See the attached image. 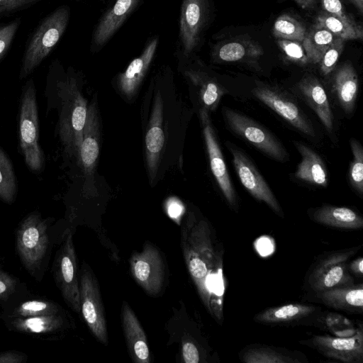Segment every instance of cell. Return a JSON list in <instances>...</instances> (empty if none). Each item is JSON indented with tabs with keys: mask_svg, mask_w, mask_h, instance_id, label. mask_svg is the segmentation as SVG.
<instances>
[{
	"mask_svg": "<svg viewBox=\"0 0 363 363\" xmlns=\"http://www.w3.org/2000/svg\"><path fill=\"white\" fill-rule=\"evenodd\" d=\"M208 13L207 0H183L179 19V35L184 57L197 47Z\"/></svg>",
	"mask_w": 363,
	"mask_h": 363,
	"instance_id": "16",
	"label": "cell"
},
{
	"mask_svg": "<svg viewBox=\"0 0 363 363\" xmlns=\"http://www.w3.org/2000/svg\"><path fill=\"white\" fill-rule=\"evenodd\" d=\"M52 272L65 303L75 313H81L77 255L71 231L68 232L56 252Z\"/></svg>",
	"mask_w": 363,
	"mask_h": 363,
	"instance_id": "7",
	"label": "cell"
},
{
	"mask_svg": "<svg viewBox=\"0 0 363 363\" xmlns=\"http://www.w3.org/2000/svg\"><path fill=\"white\" fill-rule=\"evenodd\" d=\"M315 309L313 306L290 303L266 309L256 315L254 319L263 324H279L306 317Z\"/></svg>",
	"mask_w": 363,
	"mask_h": 363,
	"instance_id": "29",
	"label": "cell"
},
{
	"mask_svg": "<svg viewBox=\"0 0 363 363\" xmlns=\"http://www.w3.org/2000/svg\"><path fill=\"white\" fill-rule=\"evenodd\" d=\"M50 245L48 221L37 211L27 215L16 231V250L24 268L38 281L48 264Z\"/></svg>",
	"mask_w": 363,
	"mask_h": 363,
	"instance_id": "3",
	"label": "cell"
},
{
	"mask_svg": "<svg viewBox=\"0 0 363 363\" xmlns=\"http://www.w3.org/2000/svg\"><path fill=\"white\" fill-rule=\"evenodd\" d=\"M226 145L233 156L232 162L242 186L255 199L264 202L274 212L281 216L283 212L277 199L254 163L239 147L230 142H227Z\"/></svg>",
	"mask_w": 363,
	"mask_h": 363,
	"instance_id": "11",
	"label": "cell"
},
{
	"mask_svg": "<svg viewBox=\"0 0 363 363\" xmlns=\"http://www.w3.org/2000/svg\"><path fill=\"white\" fill-rule=\"evenodd\" d=\"M157 43V38L152 39L141 55L135 58L123 72L118 75L116 89L127 102H131L136 98L155 54Z\"/></svg>",
	"mask_w": 363,
	"mask_h": 363,
	"instance_id": "18",
	"label": "cell"
},
{
	"mask_svg": "<svg viewBox=\"0 0 363 363\" xmlns=\"http://www.w3.org/2000/svg\"><path fill=\"white\" fill-rule=\"evenodd\" d=\"M70 11L64 5L46 16L38 25L26 44L19 77L24 79L49 55L63 35Z\"/></svg>",
	"mask_w": 363,
	"mask_h": 363,
	"instance_id": "4",
	"label": "cell"
},
{
	"mask_svg": "<svg viewBox=\"0 0 363 363\" xmlns=\"http://www.w3.org/2000/svg\"><path fill=\"white\" fill-rule=\"evenodd\" d=\"M16 181L12 163L0 148V199L7 203H12L16 195Z\"/></svg>",
	"mask_w": 363,
	"mask_h": 363,
	"instance_id": "33",
	"label": "cell"
},
{
	"mask_svg": "<svg viewBox=\"0 0 363 363\" xmlns=\"http://www.w3.org/2000/svg\"><path fill=\"white\" fill-rule=\"evenodd\" d=\"M180 71L189 87V95L194 111H214L227 90L217 79L199 67L183 64Z\"/></svg>",
	"mask_w": 363,
	"mask_h": 363,
	"instance_id": "10",
	"label": "cell"
},
{
	"mask_svg": "<svg viewBox=\"0 0 363 363\" xmlns=\"http://www.w3.org/2000/svg\"><path fill=\"white\" fill-rule=\"evenodd\" d=\"M1 306V319L65 313L62 307L57 302L47 298L32 296L18 301L11 296Z\"/></svg>",
	"mask_w": 363,
	"mask_h": 363,
	"instance_id": "21",
	"label": "cell"
},
{
	"mask_svg": "<svg viewBox=\"0 0 363 363\" xmlns=\"http://www.w3.org/2000/svg\"><path fill=\"white\" fill-rule=\"evenodd\" d=\"M252 92L259 101L298 131L307 137L315 138L316 133L311 121L296 101L286 91L278 87L260 84L255 87Z\"/></svg>",
	"mask_w": 363,
	"mask_h": 363,
	"instance_id": "8",
	"label": "cell"
},
{
	"mask_svg": "<svg viewBox=\"0 0 363 363\" xmlns=\"http://www.w3.org/2000/svg\"><path fill=\"white\" fill-rule=\"evenodd\" d=\"M101 135V121L97 101L93 99L88 105L86 117L83 128L80 149L79 167L82 168L85 177V189H93L94 173L96 167Z\"/></svg>",
	"mask_w": 363,
	"mask_h": 363,
	"instance_id": "13",
	"label": "cell"
},
{
	"mask_svg": "<svg viewBox=\"0 0 363 363\" xmlns=\"http://www.w3.org/2000/svg\"><path fill=\"white\" fill-rule=\"evenodd\" d=\"M19 279L0 266V303L7 301L18 289Z\"/></svg>",
	"mask_w": 363,
	"mask_h": 363,
	"instance_id": "39",
	"label": "cell"
},
{
	"mask_svg": "<svg viewBox=\"0 0 363 363\" xmlns=\"http://www.w3.org/2000/svg\"><path fill=\"white\" fill-rule=\"evenodd\" d=\"M21 23V18L18 17L0 26V60L10 48Z\"/></svg>",
	"mask_w": 363,
	"mask_h": 363,
	"instance_id": "38",
	"label": "cell"
},
{
	"mask_svg": "<svg viewBox=\"0 0 363 363\" xmlns=\"http://www.w3.org/2000/svg\"><path fill=\"white\" fill-rule=\"evenodd\" d=\"M358 249L339 252L327 256L313 269L308 278L311 289L317 293L335 287L353 284L347 261Z\"/></svg>",
	"mask_w": 363,
	"mask_h": 363,
	"instance_id": "14",
	"label": "cell"
},
{
	"mask_svg": "<svg viewBox=\"0 0 363 363\" xmlns=\"http://www.w3.org/2000/svg\"><path fill=\"white\" fill-rule=\"evenodd\" d=\"M2 320L10 331L45 340H52L69 326L65 313Z\"/></svg>",
	"mask_w": 363,
	"mask_h": 363,
	"instance_id": "17",
	"label": "cell"
},
{
	"mask_svg": "<svg viewBox=\"0 0 363 363\" xmlns=\"http://www.w3.org/2000/svg\"><path fill=\"white\" fill-rule=\"evenodd\" d=\"M293 1H294L300 7H301L303 9H313L316 4V0H293Z\"/></svg>",
	"mask_w": 363,
	"mask_h": 363,
	"instance_id": "46",
	"label": "cell"
},
{
	"mask_svg": "<svg viewBox=\"0 0 363 363\" xmlns=\"http://www.w3.org/2000/svg\"><path fill=\"white\" fill-rule=\"evenodd\" d=\"M182 356L186 363H198L199 362V350L191 342H186L183 344Z\"/></svg>",
	"mask_w": 363,
	"mask_h": 363,
	"instance_id": "42",
	"label": "cell"
},
{
	"mask_svg": "<svg viewBox=\"0 0 363 363\" xmlns=\"http://www.w3.org/2000/svg\"><path fill=\"white\" fill-rule=\"evenodd\" d=\"M306 30L301 22L288 14L279 16L274 22L273 34L278 39L302 43Z\"/></svg>",
	"mask_w": 363,
	"mask_h": 363,
	"instance_id": "34",
	"label": "cell"
},
{
	"mask_svg": "<svg viewBox=\"0 0 363 363\" xmlns=\"http://www.w3.org/2000/svg\"><path fill=\"white\" fill-rule=\"evenodd\" d=\"M140 0H117L99 21L93 35L92 45L101 48L121 27Z\"/></svg>",
	"mask_w": 363,
	"mask_h": 363,
	"instance_id": "24",
	"label": "cell"
},
{
	"mask_svg": "<svg viewBox=\"0 0 363 363\" xmlns=\"http://www.w3.org/2000/svg\"><path fill=\"white\" fill-rule=\"evenodd\" d=\"M183 211V206L179 201L174 198L169 201L167 206V212L170 217L173 218H178Z\"/></svg>",
	"mask_w": 363,
	"mask_h": 363,
	"instance_id": "44",
	"label": "cell"
},
{
	"mask_svg": "<svg viewBox=\"0 0 363 363\" xmlns=\"http://www.w3.org/2000/svg\"><path fill=\"white\" fill-rule=\"evenodd\" d=\"M133 279L150 296L157 295L164 280V264L155 247L145 243L141 252H134L130 259Z\"/></svg>",
	"mask_w": 363,
	"mask_h": 363,
	"instance_id": "12",
	"label": "cell"
},
{
	"mask_svg": "<svg viewBox=\"0 0 363 363\" xmlns=\"http://www.w3.org/2000/svg\"><path fill=\"white\" fill-rule=\"evenodd\" d=\"M345 40L337 37L323 53L320 62V70L323 75L330 74L334 69L343 50Z\"/></svg>",
	"mask_w": 363,
	"mask_h": 363,
	"instance_id": "36",
	"label": "cell"
},
{
	"mask_svg": "<svg viewBox=\"0 0 363 363\" xmlns=\"http://www.w3.org/2000/svg\"><path fill=\"white\" fill-rule=\"evenodd\" d=\"M198 113L211 172L228 203L231 206H235L237 203L236 193L218 143L209 113L205 110H201Z\"/></svg>",
	"mask_w": 363,
	"mask_h": 363,
	"instance_id": "15",
	"label": "cell"
},
{
	"mask_svg": "<svg viewBox=\"0 0 363 363\" xmlns=\"http://www.w3.org/2000/svg\"><path fill=\"white\" fill-rule=\"evenodd\" d=\"M358 9L360 13L363 12V0H350Z\"/></svg>",
	"mask_w": 363,
	"mask_h": 363,
	"instance_id": "47",
	"label": "cell"
},
{
	"mask_svg": "<svg viewBox=\"0 0 363 363\" xmlns=\"http://www.w3.org/2000/svg\"><path fill=\"white\" fill-rule=\"evenodd\" d=\"M331 86L340 106L346 114L354 108L359 89V79L353 65L345 62L335 70Z\"/></svg>",
	"mask_w": 363,
	"mask_h": 363,
	"instance_id": "23",
	"label": "cell"
},
{
	"mask_svg": "<svg viewBox=\"0 0 363 363\" xmlns=\"http://www.w3.org/2000/svg\"><path fill=\"white\" fill-rule=\"evenodd\" d=\"M348 269L357 276L363 274V259L362 257L353 260L349 265Z\"/></svg>",
	"mask_w": 363,
	"mask_h": 363,
	"instance_id": "45",
	"label": "cell"
},
{
	"mask_svg": "<svg viewBox=\"0 0 363 363\" xmlns=\"http://www.w3.org/2000/svg\"><path fill=\"white\" fill-rule=\"evenodd\" d=\"M337 37L323 26L315 23L302 41L309 62L318 64L324 51Z\"/></svg>",
	"mask_w": 363,
	"mask_h": 363,
	"instance_id": "31",
	"label": "cell"
},
{
	"mask_svg": "<svg viewBox=\"0 0 363 363\" xmlns=\"http://www.w3.org/2000/svg\"><path fill=\"white\" fill-rule=\"evenodd\" d=\"M277 44L288 59L300 65H306L309 60L301 42L278 39Z\"/></svg>",
	"mask_w": 363,
	"mask_h": 363,
	"instance_id": "37",
	"label": "cell"
},
{
	"mask_svg": "<svg viewBox=\"0 0 363 363\" xmlns=\"http://www.w3.org/2000/svg\"><path fill=\"white\" fill-rule=\"evenodd\" d=\"M315 23L345 40L362 39L363 36L362 26L352 18H343L323 11L316 17Z\"/></svg>",
	"mask_w": 363,
	"mask_h": 363,
	"instance_id": "30",
	"label": "cell"
},
{
	"mask_svg": "<svg viewBox=\"0 0 363 363\" xmlns=\"http://www.w3.org/2000/svg\"><path fill=\"white\" fill-rule=\"evenodd\" d=\"M325 11L337 15L343 18H352L345 11L340 0H320Z\"/></svg>",
	"mask_w": 363,
	"mask_h": 363,
	"instance_id": "41",
	"label": "cell"
},
{
	"mask_svg": "<svg viewBox=\"0 0 363 363\" xmlns=\"http://www.w3.org/2000/svg\"><path fill=\"white\" fill-rule=\"evenodd\" d=\"M173 77L169 70L157 73L142 101L144 164L151 186L170 171L182 167L186 135L194 113Z\"/></svg>",
	"mask_w": 363,
	"mask_h": 363,
	"instance_id": "1",
	"label": "cell"
},
{
	"mask_svg": "<svg viewBox=\"0 0 363 363\" xmlns=\"http://www.w3.org/2000/svg\"><path fill=\"white\" fill-rule=\"evenodd\" d=\"M121 322L133 360L138 363L150 362V350L145 333L135 313L125 301L122 306Z\"/></svg>",
	"mask_w": 363,
	"mask_h": 363,
	"instance_id": "22",
	"label": "cell"
},
{
	"mask_svg": "<svg viewBox=\"0 0 363 363\" xmlns=\"http://www.w3.org/2000/svg\"><path fill=\"white\" fill-rule=\"evenodd\" d=\"M312 344L320 352L329 358L347 363L363 362L362 330L345 337L315 335L312 339Z\"/></svg>",
	"mask_w": 363,
	"mask_h": 363,
	"instance_id": "19",
	"label": "cell"
},
{
	"mask_svg": "<svg viewBox=\"0 0 363 363\" xmlns=\"http://www.w3.org/2000/svg\"><path fill=\"white\" fill-rule=\"evenodd\" d=\"M312 219L316 223L341 229L357 230L363 227V218L352 208L323 205L313 211Z\"/></svg>",
	"mask_w": 363,
	"mask_h": 363,
	"instance_id": "26",
	"label": "cell"
},
{
	"mask_svg": "<svg viewBox=\"0 0 363 363\" xmlns=\"http://www.w3.org/2000/svg\"><path fill=\"white\" fill-rule=\"evenodd\" d=\"M80 308L95 337L107 345L108 333L104 305L98 281L89 267L84 266L79 277Z\"/></svg>",
	"mask_w": 363,
	"mask_h": 363,
	"instance_id": "9",
	"label": "cell"
},
{
	"mask_svg": "<svg viewBox=\"0 0 363 363\" xmlns=\"http://www.w3.org/2000/svg\"><path fill=\"white\" fill-rule=\"evenodd\" d=\"M294 143L301 156L294 173L296 178L313 186H328V174L321 157L305 143L298 141Z\"/></svg>",
	"mask_w": 363,
	"mask_h": 363,
	"instance_id": "25",
	"label": "cell"
},
{
	"mask_svg": "<svg viewBox=\"0 0 363 363\" xmlns=\"http://www.w3.org/2000/svg\"><path fill=\"white\" fill-rule=\"evenodd\" d=\"M263 54L262 46L249 39H238L221 45L215 57L221 62H235L243 60L255 61Z\"/></svg>",
	"mask_w": 363,
	"mask_h": 363,
	"instance_id": "28",
	"label": "cell"
},
{
	"mask_svg": "<svg viewBox=\"0 0 363 363\" xmlns=\"http://www.w3.org/2000/svg\"><path fill=\"white\" fill-rule=\"evenodd\" d=\"M43 0H0V18L33 6Z\"/></svg>",
	"mask_w": 363,
	"mask_h": 363,
	"instance_id": "40",
	"label": "cell"
},
{
	"mask_svg": "<svg viewBox=\"0 0 363 363\" xmlns=\"http://www.w3.org/2000/svg\"><path fill=\"white\" fill-rule=\"evenodd\" d=\"M60 99L58 134L65 153L74 157L79 166L83 128L87 113V100L76 77L64 73L57 79Z\"/></svg>",
	"mask_w": 363,
	"mask_h": 363,
	"instance_id": "2",
	"label": "cell"
},
{
	"mask_svg": "<svg viewBox=\"0 0 363 363\" xmlns=\"http://www.w3.org/2000/svg\"><path fill=\"white\" fill-rule=\"evenodd\" d=\"M350 145L353 155L349 169V180L352 189L362 196L363 194V148L359 140L350 138Z\"/></svg>",
	"mask_w": 363,
	"mask_h": 363,
	"instance_id": "35",
	"label": "cell"
},
{
	"mask_svg": "<svg viewBox=\"0 0 363 363\" xmlns=\"http://www.w3.org/2000/svg\"><path fill=\"white\" fill-rule=\"evenodd\" d=\"M222 114L227 128L271 158L284 162L289 153L281 142L264 127L248 116L223 106Z\"/></svg>",
	"mask_w": 363,
	"mask_h": 363,
	"instance_id": "6",
	"label": "cell"
},
{
	"mask_svg": "<svg viewBox=\"0 0 363 363\" xmlns=\"http://www.w3.org/2000/svg\"><path fill=\"white\" fill-rule=\"evenodd\" d=\"M19 139L22 154L27 166L40 171L44 157L39 145V126L35 89L33 79L23 87L19 116Z\"/></svg>",
	"mask_w": 363,
	"mask_h": 363,
	"instance_id": "5",
	"label": "cell"
},
{
	"mask_svg": "<svg viewBox=\"0 0 363 363\" xmlns=\"http://www.w3.org/2000/svg\"><path fill=\"white\" fill-rule=\"evenodd\" d=\"M297 89L301 97L315 112L326 131L334 133V118L325 90L315 76L307 74L297 84Z\"/></svg>",
	"mask_w": 363,
	"mask_h": 363,
	"instance_id": "20",
	"label": "cell"
},
{
	"mask_svg": "<svg viewBox=\"0 0 363 363\" xmlns=\"http://www.w3.org/2000/svg\"><path fill=\"white\" fill-rule=\"evenodd\" d=\"M241 359L246 363H299L297 357L268 347H251L246 349L241 355Z\"/></svg>",
	"mask_w": 363,
	"mask_h": 363,
	"instance_id": "32",
	"label": "cell"
},
{
	"mask_svg": "<svg viewBox=\"0 0 363 363\" xmlns=\"http://www.w3.org/2000/svg\"><path fill=\"white\" fill-rule=\"evenodd\" d=\"M28 356L20 351H4L0 352V363H22L27 361Z\"/></svg>",
	"mask_w": 363,
	"mask_h": 363,
	"instance_id": "43",
	"label": "cell"
},
{
	"mask_svg": "<svg viewBox=\"0 0 363 363\" xmlns=\"http://www.w3.org/2000/svg\"><path fill=\"white\" fill-rule=\"evenodd\" d=\"M318 297L328 306L343 310L362 311V285H348L318 292Z\"/></svg>",
	"mask_w": 363,
	"mask_h": 363,
	"instance_id": "27",
	"label": "cell"
}]
</instances>
